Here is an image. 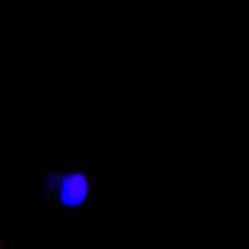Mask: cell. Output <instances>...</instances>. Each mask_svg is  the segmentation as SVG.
<instances>
[{
  "mask_svg": "<svg viewBox=\"0 0 249 249\" xmlns=\"http://www.w3.org/2000/svg\"><path fill=\"white\" fill-rule=\"evenodd\" d=\"M92 186L89 175L84 170L76 169L60 173L48 170L45 175L44 199L49 200L55 196L62 209L78 211L89 201Z\"/></svg>",
  "mask_w": 249,
  "mask_h": 249,
  "instance_id": "6da1fadb",
  "label": "cell"
},
{
  "mask_svg": "<svg viewBox=\"0 0 249 249\" xmlns=\"http://www.w3.org/2000/svg\"><path fill=\"white\" fill-rule=\"evenodd\" d=\"M0 248H1V244H0Z\"/></svg>",
  "mask_w": 249,
  "mask_h": 249,
  "instance_id": "7a4b0ae2",
  "label": "cell"
}]
</instances>
